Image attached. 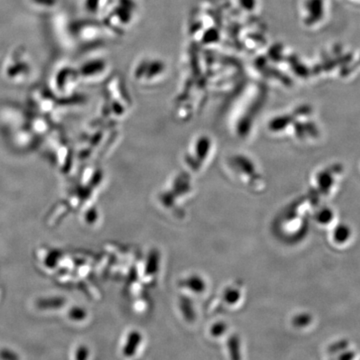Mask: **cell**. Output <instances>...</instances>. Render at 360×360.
Instances as JSON below:
<instances>
[{
    "instance_id": "obj_1",
    "label": "cell",
    "mask_w": 360,
    "mask_h": 360,
    "mask_svg": "<svg viewBox=\"0 0 360 360\" xmlns=\"http://www.w3.org/2000/svg\"><path fill=\"white\" fill-rule=\"evenodd\" d=\"M350 232L349 228L346 226H340L335 230V234L333 235V240L339 244H344L350 239Z\"/></svg>"
},
{
    "instance_id": "obj_2",
    "label": "cell",
    "mask_w": 360,
    "mask_h": 360,
    "mask_svg": "<svg viewBox=\"0 0 360 360\" xmlns=\"http://www.w3.org/2000/svg\"><path fill=\"white\" fill-rule=\"evenodd\" d=\"M33 1L42 5H52L55 3V0H33Z\"/></svg>"
}]
</instances>
